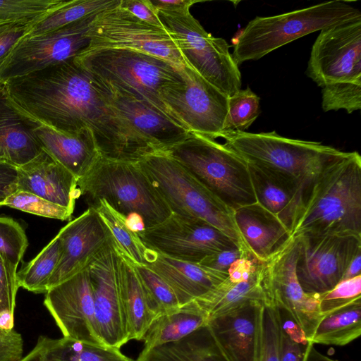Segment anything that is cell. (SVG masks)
Here are the masks:
<instances>
[{"label":"cell","mask_w":361,"mask_h":361,"mask_svg":"<svg viewBox=\"0 0 361 361\" xmlns=\"http://www.w3.org/2000/svg\"><path fill=\"white\" fill-rule=\"evenodd\" d=\"M137 234L147 248L196 264L214 253L238 247L228 236L207 222L173 213L161 223Z\"/></svg>","instance_id":"cell-15"},{"label":"cell","mask_w":361,"mask_h":361,"mask_svg":"<svg viewBox=\"0 0 361 361\" xmlns=\"http://www.w3.org/2000/svg\"><path fill=\"white\" fill-rule=\"evenodd\" d=\"M113 103L131 128L157 152H167L190 133L154 106L109 89Z\"/></svg>","instance_id":"cell-22"},{"label":"cell","mask_w":361,"mask_h":361,"mask_svg":"<svg viewBox=\"0 0 361 361\" xmlns=\"http://www.w3.org/2000/svg\"><path fill=\"white\" fill-rule=\"evenodd\" d=\"M93 294L95 331L107 346L128 342L118 284V257L111 238L87 267Z\"/></svg>","instance_id":"cell-17"},{"label":"cell","mask_w":361,"mask_h":361,"mask_svg":"<svg viewBox=\"0 0 361 361\" xmlns=\"http://www.w3.org/2000/svg\"><path fill=\"white\" fill-rule=\"evenodd\" d=\"M319 308L324 315L361 298V275L342 280L330 290L318 295Z\"/></svg>","instance_id":"cell-45"},{"label":"cell","mask_w":361,"mask_h":361,"mask_svg":"<svg viewBox=\"0 0 361 361\" xmlns=\"http://www.w3.org/2000/svg\"><path fill=\"white\" fill-rule=\"evenodd\" d=\"M28 246L23 226L14 219L0 216V252L18 266Z\"/></svg>","instance_id":"cell-44"},{"label":"cell","mask_w":361,"mask_h":361,"mask_svg":"<svg viewBox=\"0 0 361 361\" xmlns=\"http://www.w3.org/2000/svg\"><path fill=\"white\" fill-rule=\"evenodd\" d=\"M57 236L60 258L49 280V289L86 269L111 238L109 228L93 207H88L68 223Z\"/></svg>","instance_id":"cell-19"},{"label":"cell","mask_w":361,"mask_h":361,"mask_svg":"<svg viewBox=\"0 0 361 361\" xmlns=\"http://www.w3.org/2000/svg\"><path fill=\"white\" fill-rule=\"evenodd\" d=\"M85 51L114 48L141 51L178 66L185 65L173 39L164 27L141 20L119 6L95 15Z\"/></svg>","instance_id":"cell-12"},{"label":"cell","mask_w":361,"mask_h":361,"mask_svg":"<svg viewBox=\"0 0 361 361\" xmlns=\"http://www.w3.org/2000/svg\"><path fill=\"white\" fill-rule=\"evenodd\" d=\"M135 361L228 360L207 324L179 341L152 348Z\"/></svg>","instance_id":"cell-30"},{"label":"cell","mask_w":361,"mask_h":361,"mask_svg":"<svg viewBox=\"0 0 361 361\" xmlns=\"http://www.w3.org/2000/svg\"><path fill=\"white\" fill-rule=\"evenodd\" d=\"M17 190L25 191L74 212L80 196L78 179L43 149L17 168Z\"/></svg>","instance_id":"cell-21"},{"label":"cell","mask_w":361,"mask_h":361,"mask_svg":"<svg viewBox=\"0 0 361 361\" xmlns=\"http://www.w3.org/2000/svg\"><path fill=\"white\" fill-rule=\"evenodd\" d=\"M117 252L119 293L128 341H142L156 316L149 308L135 264Z\"/></svg>","instance_id":"cell-28"},{"label":"cell","mask_w":361,"mask_h":361,"mask_svg":"<svg viewBox=\"0 0 361 361\" xmlns=\"http://www.w3.org/2000/svg\"><path fill=\"white\" fill-rule=\"evenodd\" d=\"M359 18L361 12L358 8L350 2L339 0L276 16H257L239 35L231 56L240 66L312 32Z\"/></svg>","instance_id":"cell-7"},{"label":"cell","mask_w":361,"mask_h":361,"mask_svg":"<svg viewBox=\"0 0 361 361\" xmlns=\"http://www.w3.org/2000/svg\"><path fill=\"white\" fill-rule=\"evenodd\" d=\"M324 111L345 109L348 114L361 109V82H338L322 87Z\"/></svg>","instance_id":"cell-43"},{"label":"cell","mask_w":361,"mask_h":361,"mask_svg":"<svg viewBox=\"0 0 361 361\" xmlns=\"http://www.w3.org/2000/svg\"><path fill=\"white\" fill-rule=\"evenodd\" d=\"M17 267L0 252V325L13 329L16 300L20 288L17 279Z\"/></svg>","instance_id":"cell-40"},{"label":"cell","mask_w":361,"mask_h":361,"mask_svg":"<svg viewBox=\"0 0 361 361\" xmlns=\"http://www.w3.org/2000/svg\"><path fill=\"white\" fill-rule=\"evenodd\" d=\"M152 8L157 12L183 13L190 11V8L200 2L197 0H148Z\"/></svg>","instance_id":"cell-52"},{"label":"cell","mask_w":361,"mask_h":361,"mask_svg":"<svg viewBox=\"0 0 361 361\" xmlns=\"http://www.w3.org/2000/svg\"><path fill=\"white\" fill-rule=\"evenodd\" d=\"M361 334V298L324 314L309 342L343 346Z\"/></svg>","instance_id":"cell-32"},{"label":"cell","mask_w":361,"mask_h":361,"mask_svg":"<svg viewBox=\"0 0 361 361\" xmlns=\"http://www.w3.org/2000/svg\"><path fill=\"white\" fill-rule=\"evenodd\" d=\"M165 152L233 211L257 202L247 161L225 144L190 133Z\"/></svg>","instance_id":"cell-8"},{"label":"cell","mask_w":361,"mask_h":361,"mask_svg":"<svg viewBox=\"0 0 361 361\" xmlns=\"http://www.w3.org/2000/svg\"><path fill=\"white\" fill-rule=\"evenodd\" d=\"M111 235L118 250L137 266H146L153 259L154 251L147 248L137 233L129 228L126 218L104 200H99L93 207Z\"/></svg>","instance_id":"cell-33"},{"label":"cell","mask_w":361,"mask_h":361,"mask_svg":"<svg viewBox=\"0 0 361 361\" xmlns=\"http://www.w3.org/2000/svg\"><path fill=\"white\" fill-rule=\"evenodd\" d=\"M44 305L63 337L105 345L95 331L93 294L87 267L49 288Z\"/></svg>","instance_id":"cell-18"},{"label":"cell","mask_w":361,"mask_h":361,"mask_svg":"<svg viewBox=\"0 0 361 361\" xmlns=\"http://www.w3.org/2000/svg\"><path fill=\"white\" fill-rule=\"evenodd\" d=\"M121 0L63 1L56 8L33 23L26 35L32 37L44 34L119 6Z\"/></svg>","instance_id":"cell-34"},{"label":"cell","mask_w":361,"mask_h":361,"mask_svg":"<svg viewBox=\"0 0 361 361\" xmlns=\"http://www.w3.org/2000/svg\"><path fill=\"white\" fill-rule=\"evenodd\" d=\"M361 235V157L348 152L329 165L310 190L291 235Z\"/></svg>","instance_id":"cell-2"},{"label":"cell","mask_w":361,"mask_h":361,"mask_svg":"<svg viewBox=\"0 0 361 361\" xmlns=\"http://www.w3.org/2000/svg\"><path fill=\"white\" fill-rule=\"evenodd\" d=\"M233 219L249 252L259 262L266 261L291 235L276 216L257 202L233 211Z\"/></svg>","instance_id":"cell-25"},{"label":"cell","mask_w":361,"mask_h":361,"mask_svg":"<svg viewBox=\"0 0 361 361\" xmlns=\"http://www.w3.org/2000/svg\"><path fill=\"white\" fill-rule=\"evenodd\" d=\"M359 275H361V253L357 255L351 261L343 274L342 280L350 279Z\"/></svg>","instance_id":"cell-55"},{"label":"cell","mask_w":361,"mask_h":361,"mask_svg":"<svg viewBox=\"0 0 361 361\" xmlns=\"http://www.w3.org/2000/svg\"><path fill=\"white\" fill-rule=\"evenodd\" d=\"M259 101L249 87L229 97L228 113L221 133L245 132L260 114Z\"/></svg>","instance_id":"cell-37"},{"label":"cell","mask_w":361,"mask_h":361,"mask_svg":"<svg viewBox=\"0 0 361 361\" xmlns=\"http://www.w3.org/2000/svg\"><path fill=\"white\" fill-rule=\"evenodd\" d=\"M296 274L303 291L319 295L341 280L354 257L361 253V235H300Z\"/></svg>","instance_id":"cell-13"},{"label":"cell","mask_w":361,"mask_h":361,"mask_svg":"<svg viewBox=\"0 0 361 361\" xmlns=\"http://www.w3.org/2000/svg\"><path fill=\"white\" fill-rule=\"evenodd\" d=\"M44 361H133L120 349L67 337H47Z\"/></svg>","instance_id":"cell-35"},{"label":"cell","mask_w":361,"mask_h":361,"mask_svg":"<svg viewBox=\"0 0 361 361\" xmlns=\"http://www.w3.org/2000/svg\"><path fill=\"white\" fill-rule=\"evenodd\" d=\"M47 341V336H41L38 338L35 346L32 350L23 357L19 361H44L43 352Z\"/></svg>","instance_id":"cell-53"},{"label":"cell","mask_w":361,"mask_h":361,"mask_svg":"<svg viewBox=\"0 0 361 361\" xmlns=\"http://www.w3.org/2000/svg\"><path fill=\"white\" fill-rule=\"evenodd\" d=\"M2 85L11 104L26 118L65 133L90 129L101 152L114 147L128 132L109 88L73 59Z\"/></svg>","instance_id":"cell-1"},{"label":"cell","mask_w":361,"mask_h":361,"mask_svg":"<svg viewBox=\"0 0 361 361\" xmlns=\"http://www.w3.org/2000/svg\"><path fill=\"white\" fill-rule=\"evenodd\" d=\"M298 257V240L291 235L262 262L261 284L264 300L288 314L309 341L324 315L319 311L318 295L305 293L299 283L296 274Z\"/></svg>","instance_id":"cell-10"},{"label":"cell","mask_w":361,"mask_h":361,"mask_svg":"<svg viewBox=\"0 0 361 361\" xmlns=\"http://www.w3.org/2000/svg\"><path fill=\"white\" fill-rule=\"evenodd\" d=\"M262 302L251 301L208 320L207 326L228 361H258Z\"/></svg>","instance_id":"cell-20"},{"label":"cell","mask_w":361,"mask_h":361,"mask_svg":"<svg viewBox=\"0 0 361 361\" xmlns=\"http://www.w3.org/2000/svg\"><path fill=\"white\" fill-rule=\"evenodd\" d=\"M180 72L183 82L163 90L162 101L190 133L216 140L228 113V97L186 64Z\"/></svg>","instance_id":"cell-14"},{"label":"cell","mask_w":361,"mask_h":361,"mask_svg":"<svg viewBox=\"0 0 361 361\" xmlns=\"http://www.w3.org/2000/svg\"><path fill=\"white\" fill-rule=\"evenodd\" d=\"M33 130L42 149L78 179L101 157L90 129L71 134L35 123Z\"/></svg>","instance_id":"cell-24"},{"label":"cell","mask_w":361,"mask_h":361,"mask_svg":"<svg viewBox=\"0 0 361 361\" xmlns=\"http://www.w3.org/2000/svg\"><path fill=\"white\" fill-rule=\"evenodd\" d=\"M302 361H338L332 359L318 351L314 344L309 342L305 348Z\"/></svg>","instance_id":"cell-54"},{"label":"cell","mask_w":361,"mask_h":361,"mask_svg":"<svg viewBox=\"0 0 361 361\" xmlns=\"http://www.w3.org/2000/svg\"><path fill=\"white\" fill-rule=\"evenodd\" d=\"M24 212L42 217L67 221L73 212L59 204L51 202L32 193L17 190L1 204Z\"/></svg>","instance_id":"cell-42"},{"label":"cell","mask_w":361,"mask_h":361,"mask_svg":"<svg viewBox=\"0 0 361 361\" xmlns=\"http://www.w3.org/2000/svg\"><path fill=\"white\" fill-rule=\"evenodd\" d=\"M32 24L24 22L0 23V66Z\"/></svg>","instance_id":"cell-48"},{"label":"cell","mask_w":361,"mask_h":361,"mask_svg":"<svg viewBox=\"0 0 361 361\" xmlns=\"http://www.w3.org/2000/svg\"><path fill=\"white\" fill-rule=\"evenodd\" d=\"M171 288L180 306L204 295L227 277L199 264L169 257L154 251L146 265Z\"/></svg>","instance_id":"cell-26"},{"label":"cell","mask_w":361,"mask_h":361,"mask_svg":"<svg viewBox=\"0 0 361 361\" xmlns=\"http://www.w3.org/2000/svg\"><path fill=\"white\" fill-rule=\"evenodd\" d=\"M157 13L187 66L228 97L240 90V71L225 39L207 32L190 11Z\"/></svg>","instance_id":"cell-9"},{"label":"cell","mask_w":361,"mask_h":361,"mask_svg":"<svg viewBox=\"0 0 361 361\" xmlns=\"http://www.w3.org/2000/svg\"><path fill=\"white\" fill-rule=\"evenodd\" d=\"M62 2V0H0V23H33Z\"/></svg>","instance_id":"cell-41"},{"label":"cell","mask_w":361,"mask_h":361,"mask_svg":"<svg viewBox=\"0 0 361 361\" xmlns=\"http://www.w3.org/2000/svg\"><path fill=\"white\" fill-rule=\"evenodd\" d=\"M250 256L252 255L246 254L240 248L235 246L207 256L199 264L228 277V269L235 261L241 257Z\"/></svg>","instance_id":"cell-47"},{"label":"cell","mask_w":361,"mask_h":361,"mask_svg":"<svg viewBox=\"0 0 361 361\" xmlns=\"http://www.w3.org/2000/svg\"><path fill=\"white\" fill-rule=\"evenodd\" d=\"M135 266L149 308L156 317L180 307L174 292L163 279L147 266Z\"/></svg>","instance_id":"cell-38"},{"label":"cell","mask_w":361,"mask_h":361,"mask_svg":"<svg viewBox=\"0 0 361 361\" xmlns=\"http://www.w3.org/2000/svg\"><path fill=\"white\" fill-rule=\"evenodd\" d=\"M281 361H302L308 341L303 331L290 317L281 313Z\"/></svg>","instance_id":"cell-46"},{"label":"cell","mask_w":361,"mask_h":361,"mask_svg":"<svg viewBox=\"0 0 361 361\" xmlns=\"http://www.w3.org/2000/svg\"><path fill=\"white\" fill-rule=\"evenodd\" d=\"M281 335L282 319L279 307L263 301L258 361H281Z\"/></svg>","instance_id":"cell-39"},{"label":"cell","mask_w":361,"mask_h":361,"mask_svg":"<svg viewBox=\"0 0 361 361\" xmlns=\"http://www.w3.org/2000/svg\"><path fill=\"white\" fill-rule=\"evenodd\" d=\"M262 262L250 277L234 279L228 277L212 290L195 300L207 319L228 312L251 301L264 300L261 284Z\"/></svg>","instance_id":"cell-29"},{"label":"cell","mask_w":361,"mask_h":361,"mask_svg":"<svg viewBox=\"0 0 361 361\" xmlns=\"http://www.w3.org/2000/svg\"><path fill=\"white\" fill-rule=\"evenodd\" d=\"M80 195L89 207L104 200L127 217L138 214L145 228L166 220L171 211L137 162L102 158L78 180Z\"/></svg>","instance_id":"cell-5"},{"label":"cell","mask_w":361,"mask_h":361,"mask_svg":"<svg viewBox=\"0 0 361 361\" xmlns=\"http://www.w3.org/2000/svg\"><path fill=\"white\" fill-rule=\"evenodd\" d=\"M171 212L201 219L223 232L244 252H249L228 208L178 161L165 152L149 154L137 162Z\"/></svg>","instance_id":"cell-6"},{"label":"cell","mask_w":361,"mask_h":361,"mask_svg":"<svg viewBox=\"0 0 361 361\" xmlns=\"http://www.w3.org/2000/svg\"><path fill=\"white\" fill-rule=\"evenodd\" d=\"M60 253V240L56 235L35 257L17 271L19 287L35 293H46Z\"/></svg>","instance_id":"cell-36"},{"label":"cell","mask_w":361,"mask_h":361,"mask_svg":"<svg viewBox=\"0 0 361 361\" xmlns=\"http://www.w3.org/2000/svg\"><path fill=\"white\" fill-rule=\"evenodd\" d=\"M305 74L318 86L361 82V18L320 31Z\"/></svg>","instance_id":"cell-16"},{"label":"cell","mask_w":361,"mask_h":361,"mask_svg":"<svg viewBox=\"0 0 361 361\" xmlns=\"http://www.w3.org/2000/svg\"><path fill=\"white\" fill-rule=\"evenodd\" d=\"M119 6L134 16L154 26L163 27L148 0H121Z\"/></svg>","instance_id":"cell-50"},{"label":"cell","mask_w":361,"mask_h":361,"mask_svg":"<svg viewBox=\"0 0 361 361\" xmlns=\"http://www.w3.org/2000/svg\"><path fill=\"white\" fill-rule=\"evenodd\" d=\"M23 340L14 329L0 325V361H19L23 357Z\"/></svg>","instance_id":"cell-49"},{"label":"cell","mask_w":361,"mask_h":361,"mask_svg":"<svg viewBox=\"0 0 361 361\" xmlns=\"http://www.w3.org/2000/svg\"><path fill=\"white\" fill-rule=\"evenodd\" d=\"M207 316L195 300L173 312L159 315L146 331L142 338L144 348L139 355L154 347L179 341L207 325Z\"/></svg>","instance_id":"cell-31"},{"label":"cell","mask_w":361,"mask_h":361,"mask_svg":"<svg viewBox=\"0 0 361 361\" xmlns=\"http://www.w3.org/2000/svg\"><path fill=\"white\" fill-rule=\"evenodd\" d=\"M257 202L276 216L290 231L305 202L300 184L277 170L247 162Z\"/></svg>","instance_id":"cell-23"},{"label":"cell","mask_w":361,"mask_h":361,"mask_svg":"<svg viewBox=\"0 0 361 361\" xmlns=\"http://www.w3.org/2000/svg\"><path fill=\"white\" fill-rule=\"evenodd\" d=\"M94 16L44 34L23 37L0 66V84L73 60L88 48V31Z\"/></svg>","instance_id":"cell-11"},{"label":"cell","mask_w":361,"mask_h":361,"mask_svg":"<svg viewBox=\"0 0 361 361\" xmlns=\"http://www.w3.org/2000/svg\"><path fill=\"white\" fill-rule=\"evenodd\" d=\"M17 168L0 161V207L12 194L17 191Z\"/></svg>","instance_id":"cell-51"},{"label":"cell","mask_w":361,"mask_h":361,"mask_svg":"<svg viewBox=\"0 0 361 361\" xmlns=\"http://www.w3.org/2000/svg\"><path fill=\"white\" fill-rule=\"evenodd\" d=\"M218 137L247 162L269 167L293 178L305 199L322 173L348 152L319 142L283 137L276 131L221 133Z\"/></svg>","instance_id":"cell-4"},{"label":"cell","mask_w":361,"mask_h":361,"mask_svg":"<svg viewBox=\"0 0 361 361\" xmlns=\"http://www.w3.org/2000/svg\"><path fill=\"white\" fill-rule=\"evenodd\" d=\"M73 61L111 90L141 100L183 126L161 97L166 87L183 82L180 66L141 51L114 48L84 51Z\"/></svg>","instance_id":"cell-3"},{"label":"cell","mask_w":361,"mask_h":361,"mask_svg":"<svg viewBox=\"0 0 361 361\" xmlns=\"http://www.w3.org/2000/svg\"><path fill=\"white\" fill-rule=\"evenodd\" d=\"M35 123L11 104L0 84V161L18 168L42 150L35 134Z\"/></svg>","instance_id":"cell-27"}]
</instances>
